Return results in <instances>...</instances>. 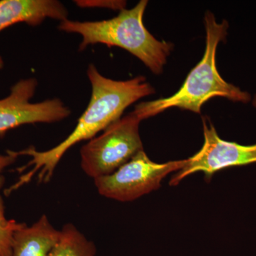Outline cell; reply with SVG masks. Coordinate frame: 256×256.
<instances>
[{
	"label": "cell",
	"instance_id": "11",
	"mask_svg": "<svg viewBox=\"0 0 256 256\" xmlns=\"http://www.w3.org/2000/svg\"><path fill=\"white\" fill-rule=\"evenodd\" d=\"M4 182V176L0 175V191ZM25 224L6 218L4 202L0 195V256H12V246L15 232Z\"/></svg>",
	"mask_w": 256,
	"mask_h": 256
},
{
	"label": "cell",
	"instance_id": "10",
	"mask_svg": "<svg viewBox=\"0 0 256 256\" xmlns=\"http://www.w3.org/2000/svg\"><path fill=\"white\" fill-rule=\"evenodd\" d=\"M97 249L72 224H66L60 230V240L47 256H96Z\"/></svg>",
	"mask_w": 256,
	"mask_h": 256
},
{
	"label": "cell",
	"instance_id": "14",
	"mask_svg": "<svg viewBox=\"0 0 256 256\" xmlns=\"http://www.w3.org/2000/svg\"><path fill=\"white\" fill-rule=\"evenodd\" d=\"M3 67H4V60H3L2 58L0 56V69L2 68Z\"/></svg>",
	"mask_w": 256,
	"mask_h": 256
},
{
	"label": "cell",
	"instance_id": "5",
	"mask_svg": "<svg viewBox=\"0 0 256 256\" xmlns=\"http://www.w3.org/2000/svg\"><path fill=\"white\" fill-rule=\"evenodd\" d=\"M186 161L160 164L152 161L142 150L112 174L94 180L96 188L106 198L122 202L134 201L159 188L163 178L182 169Z\"/></svg>",
	"mask_w": 256,
	"mask_h": 256
},
{
	"label": "cell",
	"instance_id": "3",
	"mask_svg": "<svg viewBox=\"0 0 256 256\" xmlns=\"http://www.w3.org/2000/svg\"><path fill=\"white\" fill-rule=\"evenodd\" d=\"M148 2L141 0L130 10L124 9L116 18L102 21L60 22L58 30L78 34L82 37L79 50L102 44L128 50L139 58L152 73L160 74L173 48L172 44L159 41L150 33L143 22Z\"/></svg>",
	"mask_w": 256,
	"mask_h": 256
},
{
	"label": "cell",
	"instance_id": "13",
	"mask_svg": "<svg viewBox=\"0 0 256 256\" xmlns=\"http://www.w3.org/2000/svg\"><path fill=\"white\" fill-rule=\"evenodd\" d=\"M18 158L15 151L8 150L6 154H0V173L10 165L14 164Z\"/></svg>",
	"mask_w": 256,
	"mask_h": 256
},
{
	"label": "cell",
	"instance_id": "8",
	"mask_svg": "<svg viewBox=\"0 0 256 256\" xmlns=\"http://www.w3.org/2000/svg\"><path fill=\"white\" fill-rule=\"evenodd\" d=\"M66 8L56 0H2L0 1V32L15 24L32 26L41 24L46 18L67 20Z\"/></svg>",
	"mask_w": 256,
	"mask_h": 256
},
{
	"label": "cell",
	"instance_id": "6",
	"mask_svg": "<svg viewBox=\"0 0 256 256\" xmlns=\"http://www.w3.org/2000/svg\"><path fill=\"white\" fill-rule=\"evenodd\" d=\"M37 86L36 78L22 79L0 100V134L23 124H53L69 117L72 111L60 98L32 102Z\"/></svg>",
	"mask_w": 256,
	"mask_h": 256
},
{
	"label": "cell",
	"instance_id": "1",
	"mask_svg": "<svg viewBox=\"0 0 256 256\" xmlns=\"http://www.w3.org/2000/svg\"><path fill=\"white\" fill-rule=\"evenodd\" d=\"M87 75L92 85V96L73 132L63 142L48 150L38 151L31 146L23 150L15 151L18 156H31L28 164L18 171L22 172L28 168L30 170L18 178V182L5 191L6 194L10 195L30 182L36 175L38 182H48L60 160L72 146L95 138L98 133L105 130L120 119L130 106L156 92L146 77L142 76L124 82L112 80L100 74L94 64L88 66Z\"/></svg>",
	"mask_w": 256,
	"mask_h": 256
},
{
	"label": "cell",
	"instance_id": "9",
	"mask_svg": "<svg viewBox=\"0 0 256 256\" xmlns=\"http://www.w3.org/2000/svg\"><path fill=\"white\" fill-rule=\"evenodd\" d=\"M60 230L53 226L46 215L32 226L25 224L15 232L12 256H47L60 240Z\"/></svg>",
	"mask_w": 256,
	"mask_h": 256
},
{
	"label": "cell",
	"instance_id": "7",
	"mask_svg": "<svg viewBox=\"0 0 256 256\" xmlns=\"http://www.w3.org/2000/svg\"><path fill=\"white\" fill-rule=\"evenodd\" d=\"M202 122L203 146L194 156L186 159L182 169L171 178V186H176L183 178L197 172H202L208 180L220 170L256 163V144L242 146L224 140L218 136L213 124L210 122L208 126L205 118Z\"/></svg>",
	"mask_w": 256,
	"mask_h": 256
},
{
	"label": "cell",
	"instance_id": "2",
	"mask_svg": "<svg viewBox=\"0 0 256 256\" xmlns=\"http://www.w3.org/2000/svg\"><path fill=\"white\" fill-rule=\"evenodd\" d=\"M206 48L203 58L188 74L183 85L174 95L165 98L140 102L132 114L141 121L178 108L200 114L202 106L214 97H223L234 102H246L250 100L248 92L229 84L220 76L216 63L217 47L226 38L228 23L224 20L218 23L214 15L207 12L204 16Z\"/></svg>",
	"mask_w": 256,
	"mask_h": 256
},
{
	"label": "cell",
	"instance_id": "12",
	"mask_svg": "<svg viewBox=\"0 0 256 256\" xmlns=\"http://www.w3.org/2000/svg\"><path fill=\"white\" fill-rule=\"evenodd\" d=\"M76 4L80 8H106L108 9L122 10L126 9L124 1H75Z\"/></svg>",
	"mask_w": 256,
	"mask_h": 256
},
{
	"label": "cell",
	"instance_id": "15",
	"mask_svg": "<svg viewBox=\"0 0 256 256\" xmlns=\"http://www.w3.org/2000/svg\"><path fill=\"white\" fill-rule=\"evenodd\" d=\"M252 105L256 108V95L254 97V100H252Z\"/></svg>",
	"mask_w": 256,
	"mask_h": 256
},
{
	"label": "cell",
	"instance_id": "4",
	"mask_svg": "<svg viewBox=\"0 0 256 256\" xmlns=\"http://www.w3.org/2000/svg\"><path fill=\"white\" fill-rule=\"evenodd\" d=\"M140 122L131 112L90 140L80 149L82 171L94 180L108 176L143 150L139 132Z\"/></svg>",
	"mask_w": 256,
	"mask_h": 256
}]
</instances>
